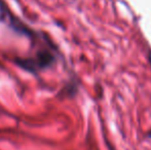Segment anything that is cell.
<instances>
[{"label": "cell", "instance_id": "obj_1", "mask_svg": "<svg viewBox=\"0 0 151 150\" xmlns=\"http://www.w3.org/2000/svg\"><path fill=\"white\" fill-rule=\"evenodd\" d=\"M56 63V56L50 50H40L32 58L19 59L16 64L27 72L36 74L38 71H42Z\"/></svg>", "mask_w": 151, "mask_h": 150}, {"label": "cell", "instance_id": "obj_2", "mask_svg": "<svg viewBox=\"0 0 151 150\" xmlns=\"http://www.w3.org/2000/svg\"><path fill=\"white\" fill-rule=\"evenodd\" d=\"M149 62H150V64H151V54L149 55Z\"/></svg>", "mask_w": 151, "mask_h": 150}, {"label": "cell", "instance_id": "obj_3", "mask_svg": "<svg viewBox=\"0 0 151 150\" xmlns=\"http://www.w3.org/2000/svg\"><path fill=\"white\" fill-rule=\"evenodd\" d=\"M149 136H150V137H151V132H150V134H149Z\"/></svg>", "mask_w": 151, "mask_h": 150}]
</instances>
